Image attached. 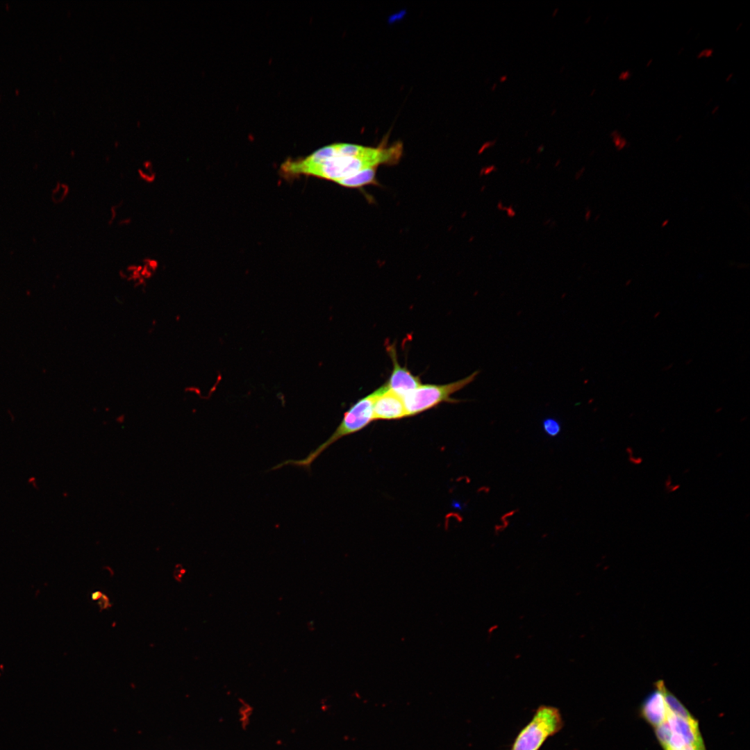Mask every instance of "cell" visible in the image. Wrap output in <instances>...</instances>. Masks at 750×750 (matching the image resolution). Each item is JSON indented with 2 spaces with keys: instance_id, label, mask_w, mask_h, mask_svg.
<instances>
[{
  "instance_id": "obj_1",
  "label": "cell",
  "mask_w": 750,
  "mask_h": 750,
  "mask_svg": "<svg viewBox=\"0 0 750 750\" xmlns=\"http://www.w3.org/2000/svg\"><path fill=\"white\" fill-rule=\"evenodd\" d=\"M401 153L399 143L376 147L337 143L322 147L306 157L285 161L281 172L285 178L311 176L342 185L364 170L395 164Z\"/></svg>"
},
{
  "instance_id": "obj_2",
  "label": "cell",
  "mask_w": 750,
  "mask_h": 750,
  "mask_svg": "<svg viewBox=\"0 0 750 750\" xmlns=\"http://www.w3.org/2000/svg\"><path fill=\"white\" fill-rule=\"evenodd\" d=\"M374 391L353 403L344 413L339 425L331 435L304 458L284 460L272 467L278 469L286 465L295 466L310 472L313 462L331 444L343 437L356 433L374 421L373 402Z\"/></svg>"
},
{
  "instance_id": "obj_3",
  "label": "cell",
  "mask_w": 750,
  "mask_h": 750,
  "mask_svg": "<svg viewBox=\"0 0 750 750\" xmlns=\"http://www.w3.org/2000/svg\"><path fill=\"white\" fill-rule=\"evenodd\" d=\"M564 724L558 708L539 706L531 720L519 731L508 750H540L548 738L562 730Z\"/></svg>"
},
{
  "instance_id": "obj_4",
  "label": "cell",
  "mask_w": 750,
  "mask_h": 750,
  "mask_svg": "<svg viewBox=\"0 0 750 750\" xmlns=\"http://www.w3.org/2000/svg\"><path fill=\"white\" fill-rule=\"evenodd\" d=\"M479 371H474L469 376L447 384H421L402 397L406 417H413L442 403H458L451 395L473 382Z\"/></svg>"
},
{
  "instance_id": "obj_5",
  "label": "cell",
  "mask_w": 750,
  "mask_h": 750,
  "mask_svg": "<svg viewBox=\"0 0 750 750\" xmlns=\"http://www.w3.org/2000/svg\"><path fill=\"white\" fill-rule=\"evenodd\" d=\"M373 413L374 420H394L406 417L402 398L388 390L385 385L374 391Z\"/></svg>"
},
{
  "instance_id": "obj_6",
  "label": "cell",
  "mask_w": 750,
  "mask_h": 750,
  "mask_svg": "<svg viewBox=\"0 0 750 750\" xmlns=\"http://www.w3.org/2000/svg\"><path fill=\"white\" fill-rule=\"evenodd\" d=\"M387 351L392 362V370L386 388L401 398L422 384L419 376L413 375L406 366H401L397 358L395 346L388 344Z\"/></svg>"
},
{
  "instance_id": "obj_7",
  "label": "cell",
  "mask_w": 750,
  "mask_h": 750,
  "mask_svg": "<svg viewBox=\"0 0 750 750\" xmlns=\"http://www.w3.org/2000/svg\"><path fill=\"white\" fill-rule=\"evenodd\" d=\"M664 685L662 680L658 681L655 689L645 698L641 706L642 716L653 728L660 725L666 717Z\"/></svg>"
},
{
  "instance_id": "obj_8",
  "label": "cell",
  "mask_w": 750,
  "mask_h": 750,
  "mask_svg": "<svg viewBox=\"0 0 750 750\" xmlns=\"http://www.w3.org/2000/svg\"><path fill=\"white\" fill-rule=\"evenodd\" d=\"M544 433L551 437L557 436L561 431L560 423L553 417L546 418L542 422Z\"/></svg>"
},
{
  "instance_id": "obj_9",
  "label": "cell",
  "mask_w": 750,
  "mask_h": 750,
  "mask_svg": "<svg viewBox=\"0 0 750 750\" xmlns=\"http://www.w3.org/2000/svg\"><path fill=\"white\" fill-rule=\"evenodd\" d=\"M68 192V188L63 183H58L52 192L51 198L55 203L62 201Z\"/></svg>"
},
{
  "instance_id": "obj_10",
  "label": "cell",
  "mask_w": 750,
  "mask_h": 750,
  "mask_svg": "<svg viewBox=\"0 0 750 750\" xmlns=\"http://www.w3.org/2000/svg\"><path fill=\"white\" fill-rule=\"evenodd\" d=\"M99 600V605L101 607V609L107 608L108 607L110 606L109 600L106 595L102 594V596Z\"/></svg>"
},
{
  "instance_id": "obj_11",
  "label": "cell",
  "mask_w": 750,
  "mask_h": 750,
  "mask_svg": "<svg viewBox=\"0 0 750 750\" xmlns=\"http://www.w3.org/2000/svg\"><path fill=\"white\" fill-rule=\"evenodd\" d=\"M102 594H101V592H100L99 591L95 592L92 593V600H98V599H99L101 598Z\"/></svg>"
}]
</instances>
